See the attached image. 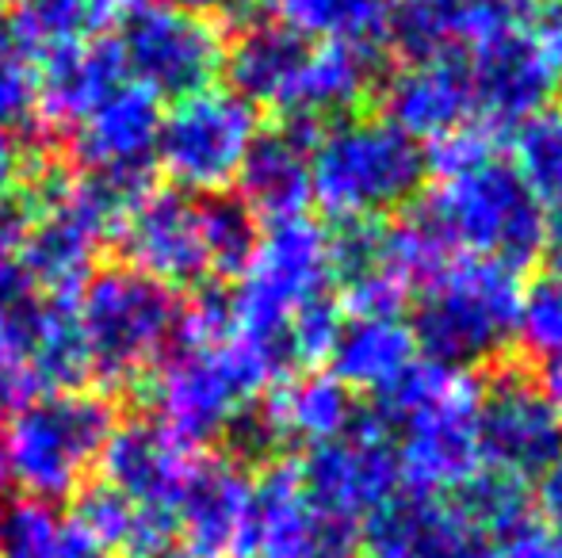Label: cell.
Returning a JSON list of instances; mask_svg holds the SVG:
<instances>
[{"mask_svg":"<svg viewBox=\"0 0 562 558\" xmlns=\"http://www.w3.org/2000/svg\"><path fill=\"white\" fill-rule=\"evenodd\" d=\"M520 276L486 257H456L425 291H417L414 306V344L417 356L467 372H490L509 360L513 333L520 310Z\"/></svg>","mask_w":562,"mask_h":558,"instance_id":"6da1fadb","label":"cell"},{"mask_svg":"<svg viewBox=\"0 0 562 558\" xmlns=\"http://www.w3.org/2000/svg\"><path fill=\"white\" fill-rule=\"evenodd\" d=\"M288 375H295L288 352L257 337L234 333L215 349H172L146 383L157 421L180 444L195 447L223 436L241 406L257 402L268 383H283Z\"/></svg>","mask_w":562,"mask_h":558,"instance_id":"7a4b0ae2","label":"cell"},{"mask_svg":"<svg viewBox=\"0 0 562 558\" xmlns=\"http://www.w3.org/2000/svg\"><path fill=\"white\" fill-rule=\"evenodd\" d=\"M74 310L89 356V375L104 387V395L149 379V372L177 344V295L126 264L92 272L89 283L77 291Z\"/></svg>","mask_w":562,"mask_h":558,"instance_id":"3957f363","label":"cell"},{"mask_svg":"<svg viewBox=\"0 0 562 558\" xmlns=\"http://www.w3.org/2000/svg\"><path fill=\"white\" fill-rule=\"evenodd\" d=\"M425 149L379 115H352L322 130L311 157V203L337 218H386L417 200Z\"/></svg>","mask_w":562,"mask_h":558,"instance_id":"277c9868","label":"cell"},{"mask_svg":"<svg viewBox=\"0 0 562 558\" xmlns=\"http://www.w3.org/2000/svg\"><path fill=\"white\" fill-rule=\"evenodd\" d=\"M115 406L104 390H54L31 398L0 432L8 482L23 486V498L66 501L100 467L104 444L115 429Z\"/></svg>","mask_w":562,"mask_h":558,"instance_id":"5b68a950","label":"cell"},{"mask_svg":"<svg viewBox=\"0 0 562 558\" xmlns=\"http://www.w3.org/2000/svg\"><path fill=\"white\" fill-rule=\"evenodd\" d=\"M112 43L126 81L169 104L215 89L226 66L223 27L172 0H126Z\"/></svg>","mask_w":562,"mask_h":558,"instance_id":"8992f818","label":"cell"},{"mask_svg":"<svg viewBox=\"0 0 562 558\" xmlns=\"http://www.w3.org/2000/svg\"><path fill=\"white\" fill-rule=\"evenodd\" d=\"M429 203L445 218L456 249H467V257L505 264L517 276L540 264L548 249L543 203L525 187L513 161H502V157L456 180H440Z\"/></svg>","mask_w":562,"mask_h":558,"instance_id":"52a82bcc","label":"cell"},{"mask_svg":"<svg viewBox=\"0 0 562 558\" xmlns=\"http://www.w3.org/2000/svg\"><path fill=\"white\" fill-rule=\"evenodd\" d=\"M257 130V107H249L229 89L195 92L161 112L154 161L188 195L229 192Z\"/></svg>","mask_w":562,"mask_h":558,"instance_id":"ba28073f","label":"cell"},{"mask_svg":"<svg viewBox=\"0 0 562 558\" xmlns=\"http://www.w3.org/2000/svg\"><path fill=\"white\" fill-rule=\"evenodd\" d=\"M329 280L326 230L306 215L268 223L245 276L237 280L234 318L237 333L276 337L288 333V318L299 303L322 295Z\"/></svg>","mask_w":562,"mask_h":558,"instance_id":"9c48e42d","label":"cell"},{"mask_svg":"<svg viewBox=\"0 0 562 558\" xmlns=\"http://www.w3.org/2000/svg\"><path fill=\"white\" fill-rule=\"evenodd\" d=\"M479 390V455L482 467L532 482L562 459V421L532 379V367L502 360Z\"/></svg>","mask_w":562,"mask_h":558,"instance_id":"30bf717a","label":"cell"},{"mask_svg":"<svg viewBox=\"0 0 562 558\" xmlns=\"http://www.w3.org/2000/svg\"><path fill=\"white\" fill-rule=\"evenodd\" d=\"M295 475L318 513L360 524L371 509L402 490L394 432L360 410L345 436L314 444L303 463H295Z\"/></svg>","mask_w":562,"mask_h":558,"instance_id":"8fae6325","label":"cell"},{"mask_svg":"<svg viewBox=\"0 0 562 558\" xmlns=\"http://www.w3.org/2000/svg\"><path fill=\"white\" fill-rule=\"evenodd\" d=\"M467 66H471L474 115L497 138H513L559 100L562 61L536 27L486 38L467 54Z\"/></svg>","mask_w":562,"mask_h":558,"instance_id":"7c38bea8","label":"cell"},{"mask_svg":"<svg viewBox=\"0 0 562 558\" xmlns=\"http://www.w3.org/2000/svg\"><path fill=\"white\" fill-rule=\"evenodd\" d=\"M123 264L169 291H195L211 280L200 230V195L149 187L115 226Z\"/></svg>","mask_w":562,"mask_h":558,"instance_id":"4fadbf2b","label":"cell"},{"mask_svg":"<svg viewBox=\"0 0 562 558\" xmlns=\"http://www.w3.org/2000/svg\"><path fill=\"white\" fill-rule=\"evenodd\" d=\"M479 375H459L440 398L402 424L398 467L402 486L417 493L456 490L471 470L482 467L479 455Z\"/></svg>","mask_w":562,"mask_h":558,"instance_id":"5bb4252c","label":"cell"},{"mask_svg":"<svg viewBox=\"0 0 562 558\" xmlns=\"http://www.w3.org/2000/svg\"><path fill=\"white\" fill-rule=\"evenodd\" d=\"M318 123L303 115H276V123L257 130L241 169H237V195L260 223L299 218L311 207V157L322 138Z\"/></svg>","mask_w":562,"mask_h":558,"instance_id":"9a60e30c","label":"cell"},{"mask_svg":"<svg viewBox=\"0 0 562 558\" xmlns=\"http://www.w3.org/2000/svg\"><path fill=\"white\" fill-rule=\"evenodd\" d=\"M252 475L226 455L192 459L177 498V532L192 558H229L249 544Z\"/></svg>","mask_w":562,"mask_h":558,"instance_id":"2e32d148","label":"cell"},{"mask_svg":"<svg viewBox=\"0 0 562 558\" xmlns=\"http://www.w3.org/2000/svg\"><path fill=\"white\" fill-rule=\"evenodd\" d=\"M379 107L391 127H398L406 138H445L471 123L474 92H471V66L467 54L445 50L429 61H406L402 69L386 73V81L375 92Z\"/></svg>","mask_w":562,"mask_h":558,"instance_id":"e0dca14e","label":"cell"},{"mask_svg":"<svg viewBox=\"0 0 562 558\" xmlns=\"http://www.w3.org/2000/svg\"><path fill=\"white\" fill-rule=\"evenodd\" d=\"M104 482L115 486L138 509L177 513L180 486L192 470V447L180 444L157 418L115 421L112 436L100 455Z\"/></svg>","mask_w":562,"mask_h":558,"instance_id":"ac0fdd59","label":"cell"},{"mask_svg":"<svg viewBox=\"0 0 562 558\" xmlns=\"http://www.w3.org/2000/svg\"><path fill=\"white\" fill-rule=\"evenodd\" d=\"M386 54L383 43H314L280 115H303L318 127L352 119L391 73Z\"/></svg>","mask_w":562,"mask_h":558,"instance_id":"d6986e66","label":"cell"},{"mask_svg":"<svg viewBox=\"0 0 562 558\" xmlns=\"http://www.w3.org/2000/svg\"><path fill=\"white\" fill-rule=\"evenodd\" d=\"M311 38L299 35L276 15H252L241 23L234 43H226V81L229 92L249 107H272L276 115L288 107L291 89L311 58Z\"/></svg>","mask_w":562,"mask_h":558,"instance_id":"ffe728a7","label":"cell"},{"mask_svg":"<svg viewBox=\"0 0 562 558\" xmlns=\"http://www.w3.org/2000/svg\"><path fill=\"white\" fill-rule=\"evenodd\" d=\"M123 81L126 73L112 38H89L81 46L38 58L35 104L43 107L46 119L69 130Z\"/></svg>","mask_w":562,"mask_h":558,"instance_id":"44dd1931","label":"cell"},{"mask_svg":"<svg viewBox=\"0 0 562 558\" xmlns=\"http://www.w3.org/2000/svg\"><path fill=\"white\" fill-rule=\"evenodd\" d=\"M417 360V344L406 321H363L345 318L334 349L326 356V372L348 390L379 395Z\"/></svg>","mask_w":562,"mask_h":558,"instance_id":"7402d4cb","label":"cell"},{"mask_svg":"<svg viewBox=\"0 0 562 558\" xmlns=\"http://www.w3.org/2000/svg\"><path fill=\"white\" fill-rule=\"evenodd\" d=\"M268 410L276 413L288 444H326L352 429L356 421V402L352 390L345 383H337L329 372H306V375H288L280 383Z\"/></svg>","mask_w":562,"mask_h":558,"instance_id":"603a6c76","label":"cell"},{"mask_svg":"<svg viewBox=\"0 0 562 558\" xmlns=\"http://www.w3.org/2000/svg\"><path fill=\"white\" fill-rule=\"evenodd\" d=\"M123 4L126 0H12L4 20L27 58H46L97 38V31L115 20Z\"/></svg>","mask_w":562,"mask_h":558,"instance_id":"cb8c5ba5","label":"cell"},{"mask_svg":"<svg viewBox=\"0 0 562 558\" xmlns=\"http://www.w3.org/2000/svg\"><path fill=\"white\" fill-rule=\"evenodd\" d=\"M456 257L459 249L451 241L445 218L429 203V195L402 207L394 218H386V269L414 295L429 287L437 276H445V269Z\"/></svg>","mask_w":562,"mask_h":558,"instance_id":"d4e9b609","label":"cell"},{"mask_svg":"<svg viewBox=\"0 0 562 558\" xmlns=\"http://www.w3.org/2000/svg\"><path fill=\"white\" fill-rule=\"evenodd\" d=\"M0 558H108L50 501L20 498L0 505Z\"/></svg>","mask_w":562,"mask_h":558,"instance_id":"484cf974","label":"cell"},{"mask_svg":"<svg viewBox=\"0 0 562 558\" xmlns=\"http://www.w3.org/2000/svg\"><path fill=\"white\" fill-rule=\"evenodd\" d=\"M391 0H276V20L311 43H383Z\"/></svg>","mask_w":562,"mask_h":558,"instance_id":"4316f807","label":"cell"},{"mask_svg":"<svg viewBox=\"0 0 562 558\" xmlns=\"http://www.w3.org/2000/svg\"><path fill=\"white\" fill-rule=\"evenodd\" d=\"M200 230L203 249H207L211 280L229 283L245 276V269H249L252 253L260 246L265 223L245 207V200L237 192H215L200 195Z\"/></svg>","mask_w":562,"mask_h":558,"instance_id":"83f0119b","label":"cell"},{"mask_svg":"<svg viewBox=\"0 0 562 558\" xmlns=\"http://www.w3.org/2000/svg\"><path fill=\"white\" fill-rule=\"evenodd\" d=\"M448 509L471 536L490 544L497 532H505L513 521L532 513V498H528V482L505 475V470L479 467L451 490Z\"/></svg>","mask_w":562,"mask_h":558,"instance_id":"f1b7e54d","label":"cell"},{"mask_svg":"<svg viewBox=\"0 0 562 558\" xmlns=\"http://www.w3.org/2000/svg\"><path fill=\"white\" fill-rule=\"evenodd\" d=\"M463 0H391L386 15V50L402 61H429L456 50Z\"/></svg>","mask_w":562,"mask_h":558,"instance_id":"f546056e","label":"cell"},{"mask_svg":"<svg viewBox=\"0 0 562 558\" xmlns=\"http://www.w3.org/2000/svg\"><path fill=\"white\" fill-rule=\"evenodd\" d=\"M513 341L520 344V356H525L520 364L528 367L562 356V276L543 272L536 283H528L520 295Z\"/></svg>","mask_w":562,"mask_h":558,"instance_id":"4dcf8cb0","label":"cell"},{"mask_svg":"<svg viewBox=\"0 0 562 558\" xmlns=\"http://www.w3.org/2000/svg\"><path fill=\"white\" fill-rule=\"evenodd\" d=\"M513 169L525 180V187L543 203H562V127L555 115H540V119L525 123L513 135Z\"/></svg>","mask_w":562,"mask_h":558,"instance_id":"1f68e13d","label":"cell"},{"mask_svg":"<svg viewBox=\"0 0 562 558\" xmlns=\"http://www.w3.org/2000/svg\"><path fill=\"white\" fill-rule=\"evenodd\" d=\"M74 509H69V521L100 547V551H126L134 539V524H138V505L126 501L115 486L100 482H85L74 493Z\"/></svg>","mask_w":562,"mask_h":558,"instance_id":"d6a6232c","label":"cell"},{"mask_svg":"<svg viewBox=\"0 0 562 558\" xmlns=\"http://www.w3.org/2000/svg\"><path fill=\"white\" fill-rule=\"evenodd\" d=\"M329 280L340 287L386 269V218H337L326 230Z\"/></svg>","mask_w":562,"mask_h":558,"instance_id":"836d02e7","label":"cell"},{"mask_svg":"<svg viewBox=\"0 0 562 558\" xmlns=\"http://www.w3.org/2000/svg\"><path fill=\"white\" fill-rule=\"evenodd\" d=\"M223 455L229 463H237L241 470H268L276 467V463L288 459L291 444L288 436H283L280 421H276V413L268 410V402H249L241 406V410L229 418V424L223 429Z\"/></svg>","mask_w":562,"mask_h":558,"instance_id":"e575fe53","label":"cell"},{"mask_svg":"<svg viewBox=\"0 0 562 558\" xmlns=\"http://www.w3.org/2000/svg\"><path fill=\"white\" fill-rule=\"evenodd\" d=\"M340 326H345V310L334 295H311L306 303H299L288 318V341L295 352V364H326L329 349H334Z\"/></svg>","mask_w":562,"mask_h":558,"instance_id":"d590c367","label":"cell"},{"mask_svg":"<svg viewBox=\"0 0 562 558\" xmlns=\"http://www.w3.org/2000/svg\"><path fill=\"white\" fill-rule=\"evenodd\" d=\"M35 112V73L0 12V130H23Z\"/></svg>","mask_w":562,"mask_h":558,"instance_id":"8d00e7d4","label":"cell"},{"mask_svg":"<svg viewBox=\"0 0 562 558\" xmlns=\"http://www.w3.org/2000/svg\"><path fill=\"white\" fill-rule=\"evenodd\" d=\"M548 0H463L459 12V38L467 43H486L513 31H532L540 23Z\"/></svg>","mask_w":562,"mask_h":558,"instance_id":"74e56055","label":"cell"},{"mask_svg":"<svg viewBox=\"0 0 562 558\" xmlns=\"http://www.w3.org/2000/svg\"><path fill=\"white\" fill-rule=\"evenodd\" d=\"M497 146H502V138L490 135L482 123H463V127L451 130V135L429 141V149H425V169L437 180H456V176H463V172L479 169V164L494 161Z\"/></svg>","mask_w":562,"mask_h":558,"instance_id":"f35d334b","label":"cell"},{"mask_svg":"<svg viewBox=\"0 0 562 558\" xmlns=\"http://www.w3.org/2000/svg\"><path fill=\"white\" fill-rule=\"evenodd\" d=\"M409 298H414V291H409L406 283L394 276L391 269H383V272H371V276L348 283V287H340L337 303H340V310H345V318L402 321Z\"/></svg>","mask_w":562,"mask_h":558,"instance_id":"ab89813d","label":"cell"},{"mask_svg":"<svg viewBox=\"0 0 562 558\" xmlns=\"http://www.w3.org/2000/svg\"><path fill=\"white\" fill-rule=\"evenodd\" d=\"M38 161H43V149L35 146V138L23 130H0V203L20 200Z\"/></svg>","mask_w":562,"mask_h":558,"instance_id":"60d3db41","label":"cell"},{"mask_svg":"<svg viewBox=\"0 0 562 558\" xmlns=\"http://www.w3.org/2000/svg\"><path fill=\"white\" fill-rule=\"evenodd\" d=\"M406 558H497V555L490 551L486 539L471 536V532L456 521L451 528H445L440 536H432L429 544H422L414 555H406Z\"/></svg>","mask_w":562,"mask_h":558,"instance_id":"b9f144b4","label":"cell"},{"mask_svg":"<svg viewBox=\"0 0 562 558\" xmlns=\"http://www.w3.org/2000/svg\"><path fill=\"white\" fill-rule=\"evenodd\" d=\"M172 4L188 8V12L203 15V20H211V23H218V20L245 23L257 15V8L265 4V0H172Z\"/></svg>","mask_w":562,"mask_h":558,"instance_id":"7bdbcfd3","label":"cell"},{"mask_svg":"<svg viewBox=\"0 0 562 558\" xmlns=\"http://www.w3.org/2000/svg\"><path fill=\"white\" fill-rule=\"evenodd\" d=\"M536 513H540V521L548 524L551 536L562 544V459L540 478V509Z\"/></svg>","mask_w":562,"mask_h":558,"instance_id":"ee69618b","label":"cell"},{"mask_svg":"<svg viewBox=\"0 0 562 558\" xmlns=\"http://www.w3.org/2000/svg\"><path fill=\"white\" fill-rule=\"evenodd\" d=\"M23 223H27V215H23L20 200L0 203V257H15V246H20Z\"/></svg>","mask_w":562,"mask_h":558,"instance_id":"f6af8a7d","label":"cell"},{"mask_svg":"<svg viewBox=\"0 0 562 558\" xmlns=\"http://www.w3.org/2000/svg\"><path fill=\"white\" fill-rule=\"evenodd\" d=\"M532 379H536V387H540V395L548 398V406L559 413V421H562V356L548 360V364H540V367H532Z\"/></svg>","mask_w":562,"mask_h":558,"instance_id":"bcb514c9","label":"cell"},{"mask_svg":"<svg viewBox=\"0 0 562 558\" xmlns=\"http://www.w3.org/2000/svg\"><path fill=\"white\" fill-rule=\"evenodd\" d=\"M126 558H192L180 544H169V547H154V551H138V555H126Z\"/></svg>","mask_w":562,"mask_h":558,"instance_id":"7dc6e473","label":"cell"},{"mask_svg":"<svg viewBox=\"0 0 562 558\" xmlns=\"http://www.w3.org/2000/svg\"><path fill=\"white\" fill-rule=\"evenodd\" d=\"M4 493H8V467H4V447H0V505H4Z\"/></svg>","mask_w":562,"mask_h":558,"instance_id":"c3c4849f","label":"cell"},{"mask_svg":"<svg viewBox=\"0 0 562 558\" xmlns=\"http://www.w3.org/2000/svg\"><path fill=\"white\" fill-rule=\"evenodd\" d=\"M555 123L562 127V89H559V115H555Z\"/></svg>","mask_w":562,"mask_h":558,"instance_id":"681fc988","label":"cell"},{"mask_svg":"<svg viewBox=\"0 0 562 558\" xmlns=\"http://www.w3.org/2000/svg\"><path fill=\"white\" fill-rule=\"evenodd\" d=\"M555 4H562V0H555Z\"/></svg>","mask_w":562,"mask_h":558,"instance_id":"f907efd6","label":"cell"}]
</instances>
